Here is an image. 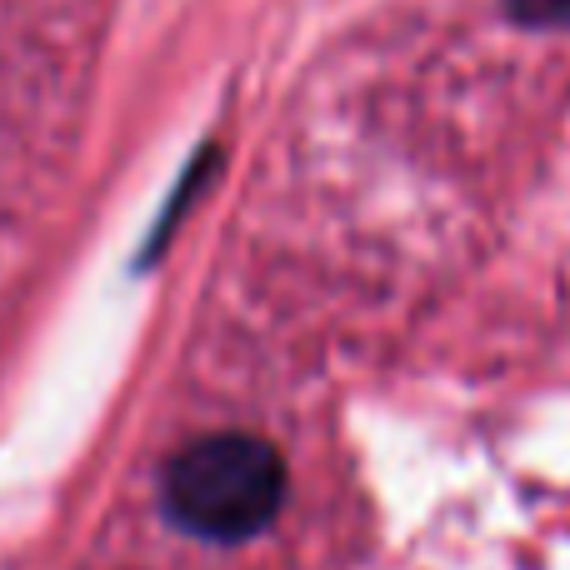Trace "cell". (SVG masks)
<instances>
[{"instance_id":"obj_2","label":"cell","mask_w":570,"mask_h":570,"mask_svg":"<svg viewBox=\"0 0 570 570\" xmlns=\"http://www.w3.org/2000/svg\"><path fill=\"white\" fill-rule=\"evenodd\" d=\"M511 10L525 26H566L570 20V0H511Z\"/></svg>"},{"instance_id":"obj_1","label":"cell","mask_w":570,"mask_h":570,"mask_svg":"<svg viewBox=\"0 0 570 570\" xmlns=\"http://www.w3.org/2000/svg\"><path fill=\"white\" fill-rule=\"evenodd\" d=\"M166 511L176 525L206 541H250L276 521L285 501V461L271 441L220 431L190 441L166 465Z\"/></svg>"}]
</instances>
